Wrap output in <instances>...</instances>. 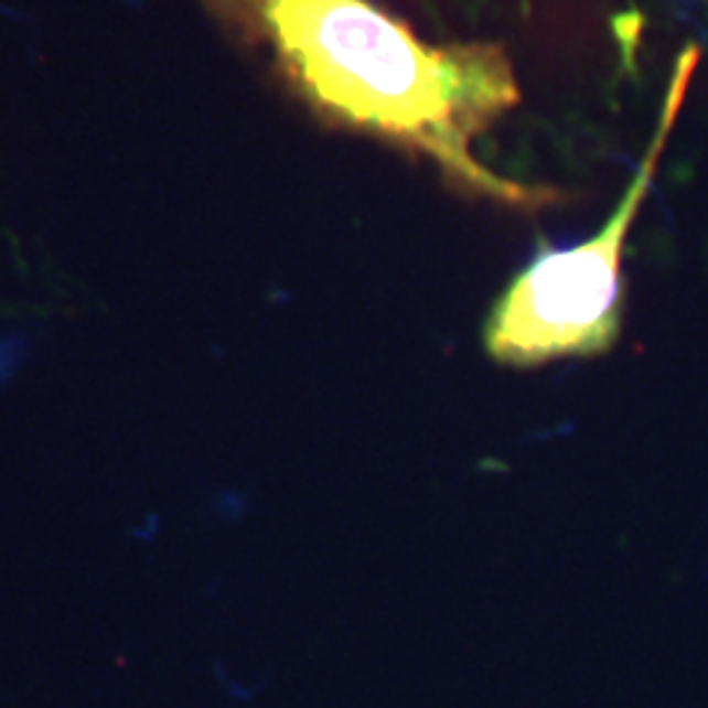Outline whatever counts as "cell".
Instances as JSON below:
<instances>
[{
    "label": "cell",
    "instance_id": "1",
    "mask_svg": "<svg viewBox=\"0 0 708 708\" xmlns=\"http://www.w3.org/2000/svg\"><path fill=\"white\" fill-rule=\"evenodd\" d=\"M323 124L428 158L449 184L515 211L561 203L498 176L472 152L523 100L498 43L428 45L376 0H200Z\"/></svg>",
    "mask_w": 708,
    "mask_h": 708
},
{
    "label": "cell",
    "instance_id": "2",
    "mask_svg": "<svg viewBox=\"0 0 708 708\" xmlns=\"http://www.w3.org/2000/svg\"><path fill=\"white\" fill-rule=\"evenodd\" d=\"M698 58L696 45L679 53L648 150L599 232L575 245L540 249L491 304L481 333L491 363L536 371L559 360L601 357L620 342L627 236L654 184Z\"/></svg>",
    "mask_w": 708,
    "mask_h": 708
}]
</instances>
